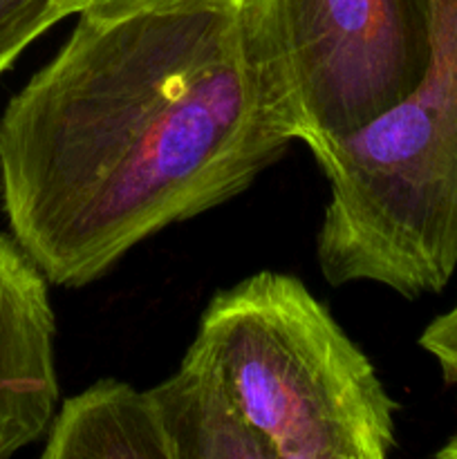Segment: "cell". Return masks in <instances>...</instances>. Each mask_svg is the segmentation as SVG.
Returning <instances> with one entry per match:
<instances>
[{"label":"cell","instance_id":"6da1fadb","mask_svg":"<svg viewBox=\"0 0 457 459\" xmlns=\"http://www.w3.org/2000/svg\"><path fill=\"white\" fill-rule=\"evenodd\" d=\"M291 142L242 9L79 16L0 119L4 211L49 282L83 287Z\"/></svg>","mask_w":457,"mask_h":459},{"label":"cell","instance_id":"7a4b0ae2","mask_svg":"<svg viewBox=\"0 0 457 459\" xmlns=\"http://www.w3.org/2000/svg\"><path fill=\"white\" fill-rule=\"evenodd\" d=\"M309 151L330 184L316 238L325 281L403 299L442 291L457 269V0H433V52L415 92Z\"/></svg>","mask_w":457,"mask_h":459},{"label":"cell","instance_id":"3957f363","mask_svg":"<svg viewBox=\"0 0 457 459\" xmlns=\"http://www.w3.org/2000/svg\"><path fill=\"white\" fill-rule=\"evenodd\" d=\"M186 357L209 368L280 459L390 457L397 406L298 278L260 272L218 291Z\"/></svg>","mask_w":457,"mask_h":459},{"label":"cell","instance_id":"277c9868","mask_svg":"<svg viewBox=\"0 0 457 459\" xmlns=\"http://www.w3.org/2000/svg\"><path fill=\"white\" fill-rule=\"evenodd\" d=\"M242 21L291 137L307 146L394 110L433 52V0H249Z\"/></svg>","mask_w":457,"mask_h":459},{"label":"cell","instance_id":"5b68a950","mask_svg":"<svg viewBox=\"0 0 457 459\" xmlns=\"http://www.w3.org/2000/svg\"><path fill=\"white\" fill-rule=\"evenodd\" d=\"M56 408L47 278L16 240L0 233V459L47 433Z\"/></svg>","mask_w":457,"mask_h":459},{"label":"cell","instance_id":"8992f818","mask_svg":"<svg viewBox=\"0 0 457 459\" xmlns=\"http://www.w3.org/2000/svg\"><path fill=\"white\" fill-rule=\"evenodd\" d=\"M39 459H175L148 390L106 379L74 394Z\"/></svg>","mask_w":457,"mask_h":459},{"label":"cell","instance_id":"52a82bcc","mask_svg":"<svg viewBox=\"0 0 457 459\" xmlns=\"http://www.w3.org/2000/svg\"><path fill=\"white\" fill-rule=\"evenodd\" d=\"M148 394L175 459H280L195 359L184 357L179 370Z\"/></svg>","mask_w":457,"mask_h":459},{"label":"cell","instance_id":"ba28073f","mask_svg":"<svg viewBox=\"0 0 457 459\" xmlns=\"http://www.w3.org/2000/svg\"><path fill=\"white\" fill-rule=\"evenodd\" d=\"M61 18L56 0H0V74Z\"/></svg>","mask_w":457,"mask_h":459},{"label":"cell","instance_id":"9c48e42d","mask_svg":"<svg viewBox=\"0 0 457 459\" xmlns=\"http://www.w3.org/2000/svg\"><path fill=\"white\" fill-rule=\"evenodd\" d=\"M249 0H56L63 16H83L97 21L137 16V13L191 12V9H236Z\"/></svg>","mask_w":457,"mask_h":459},{"label":"cell","instance_id":"30bf717a","mask_svg":"<svg viewBox=\"0 0 457 459\" xmlns=\"http://www.w3.org/2000/svg\"><path fill=\"white\" fill-rule=\"evenodd\" d=\"M424 352L437 363L444 381L457 388V303L439 314L419 336ZM433 459H457V433L435 453Z\"/></svg>","mask_w":457,"mask_h":459},{"label":"cell","instance_id":"8fae6325","mask_svg":"<svg viewBox=\"0 0 457 459\" xmlns=\"http://www.w3.org/2000/svg\"><path fill=\"white\" fill-rule=\"evenodd\" d=\"M287 459H318V457H287Z\"/></svg>","mask_w":457,"mask_h":459}]
</instances>
